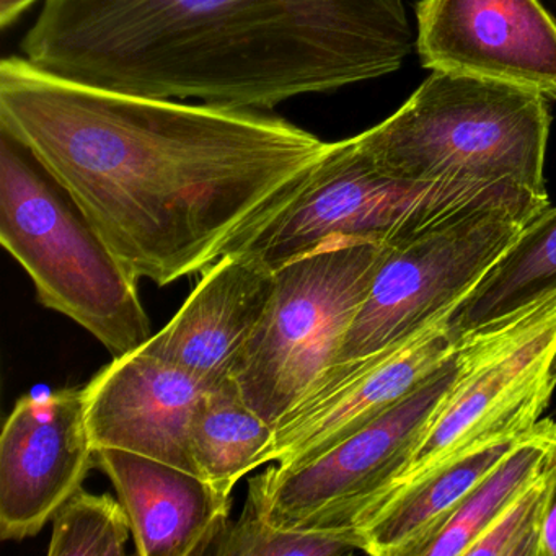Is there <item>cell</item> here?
Segmentation results:
<instances>
[{
	"label": "cell",
	"mask_w": 556,
	"mask_h": 556,
	"mask_svg": "<svg viewBox=\"0 0 556 556\" xmlns=\"http://www.w3.org/2000/svg\"><path fill=\"white\" fill-rule=\"evenodd\" d=\"M96 464L128 510L138 555H207L229 523L230 496L200 475L122 448H100Z\"/></svg>",
	"instance_id": "obj_15"
},
{
	"label": "cell",
	"mask_w": 556,
	"mask_h": 556,
	"mask_svg": "<svg viewBox=\"0 0 556 556\" xmlns=\"http://www.w3.org/2000/svg\"><path fill=\"white\" fill-rule=\"evenodd\" d=\"M552 473V496H549L545 526H543L540 556H556V457L555 460H553Z\"/></svg>",
	"instance_id": "obj_23"
},
{
	"label": "cell",
	"mask_w": 556,
	"mask_h": 556,
	"mask_svg": "<svg viewBox=\"0 0 556 556\" xmlns=\"http://www.w3.org/2000/svg\"><path fill=\"white\" fill-rule=\"evenodd\" d=\"M357 552L366 553L359 529H285L266 520L250 496L239 520L227 523L210 549L217 556H340Z\"/></svg>",
	"instance_id": "obj_20"
},
{
	"label": "cell",
	"mask_w": 556,
	"mask_h": 556,
	"mask_svg": "<svg viewBox=\"0 0 556 556\" xmlns=\"http://www.w3.org/2000/svg\"><path fill=\"white\" fill-rule=\"evenodd\" d=\"M0 243L38 302L86 328L113 357L152 337L138 276L109 249L60 185L0 132Z\"/></svg>",
	"instance_id": "obj_4"
},
{
	"label": "cell",
	"mask_w": 556,
	"mask_h": 556,
	"mask_svg": "<svg viewBox=\"0 0 556 556\" xmlns=\"http://www.w3.org/2000/svg\"><path fill=\"white\" fill-rule=\"evenodd\" d=\"M131 520L122 501L80 488L53 519L50 556H123Z\"/></svg>",
	"instance_id": "obj_21"
},
{
	"label": "cell",
	"mask_w": 556,
	"mask_h": 556,
	"mask_svg": "<svg viewBox=\"0 0 556 556\" xmlns=\"http://www.w3.org/2000/svg\"><path fill=\"white\" fill-rule=\"evenodd\" d=\"M426 70L493 80L556 100V22L539 0H419Z\"/></svg>",
	"instance_id": "obj_11"
},
{
	"label": "cell",
	"mask_w": 556,
	"mask_h": 556,
	"mask_svg": "<svg viewBox=\"0 0 556 556\" xmlns=\"http://www.w3.org/2000/svg\"><path fill=\"white\" fill-rule=\"evenodd\" d=\"M403 0H47L27 60L77 83L273 110L395 73Z\"/></svg>",
	"instance_id": "obj_2"
},
{
	"label": "cell",
	"mask_w": 556,
	"mask_h": 556,
	"mask_svg": "<svg viewBox=\"0 0 556 556\" xmlns=\"http://www.w3.org/2000/svg\"><path fill=\"white\" fill-rule=\"evenodd\" d=\"M86 389L18 400L0 435V539L38 535L96 462Z\"/></svg>",
	"instance_id": "obj_12"
},
{
	"label": "cell",
	"mask_w": 556,
	"mask_h": 556,
	"mask_svg": "<svg viewBox=\"0 0 556 556\" xmlns=\"http://www.w3.org/2000/svg\"><path fill=\"white\" fill-rule=\"evenodd\" d=\"M38 0H0V27L8 28Z\"/></svg>",
	"instance_id": "obj_24"
},
{
	"label": "cell",
	"mask_w": 556,
	"mask_h": 556,
	"mask_svg": "<svg viewBox=\"0 0 556 556\" xmlns=\"http://www.w3.org/2000/svg\"><path fill=\"white\" fill-rule=\"evenodd\" d=\"M275 286V271L265 263L245 253H226L139 351L187 370L206 387L217 386L233 377Z\"/></svg>",
	"instance_id": "obj_14"
},
{
	"label": "cell",
	"mask_w": 556,
	"mask_h": 556,
	"mask_svg": "<svg viewBox=\"0 0 556 556\" xmlns=\"http://www.w3.org/2000/svg\"><path fill=\"white\" fill-rule=\"evenodd\" d=\"M273 432L275 426L247 403L233 377L210 387L191 422V451L201 477L230 496L237 481L255 468Z\"/></svg>",
	"instance_id": "obj_19"
},
{
	"label": "cell",
	"mask_w": 556,
	"mask_h": 556,
	"mask_svg": "<svg viewBox=\"0 0 556 556\" xmlns=\"http://www.w3.org/2000/svg\"><path fill=\"white\" fill-rule=\"evenodd\" d=\"M477 334L457 386L390 493L452 457L526 434L542 421L556 389V295Z\"/></svg>",
	"instance_id": "obj_9"
},
{
	"label": "cell",
	"mask_w": 556,
	"mask_h": 556,
	"mask_svg": "<svg viewBox=\"0 0 556 556\" xmlns=\"http://www.w3.org/2000/svg\"><path fill=\"white\" fill-rule=\"evenodd\" d=\"M0 132L138 278L204 273L291 203L331 142L271 110L136 96L0 63Z\"/></svg>",
	"instance_id": "obj_1"
},
{
	"label": "cell",
	"mask_w": 556,
	"mask_h": 556,
	"mask_svg": "<svg viewBox=\"0 0 556 556\" xmlns=\"http://www.w3.org/2000/svg\"><path fill=\"white\" fill-rule=\"evenodd\" d=\"M389 245L341 242L276 269L268 308L233 379L275 426L337 361Z\"/></svg>",
	"instance_id": "obj_6"
},
{
	"label": "cell",
	"mask_w": 556,
	"mask_h": 556,
	"mask_svg": "<svg viewBox=\"0 0 556 556\" xmlns=\"http://www.w3.org/2000/svg\"><path fill=\"white\" fill-rule=\"evenodd\" d=\"M556 455V421L543 418L488 471L419 556H467L494 520L549 467Z\"/></svg>",
	"instance_id": "obj_18"
},
{
	"label": "cell",
	"mask_w": 556,
	"mask_h": 556,
	"mask_svg": "<svg viewBox=\"0 0 556 556\" xmlns=\"http://www.w3.org/2000/svg\"><path fill=\"white\" fill-rule=\"evenodd\" d=\"M556 295V206L520 230L447 318L458 341L529 314Z\"/></svg>",
	"instance_id": "obj_17"
},
{
	"label": "cell",
	"mask_w": 556,
	"mask_h": 556,
	"mask_svg": "<svg viewBox=\"0 0 556 556\" xmlns=\"http://www.w3.org/2000/svg\"><path fill=\"white\" fill-rule=\"evenodd\" d=\"M447 318L399 346L328 367L275 422L255 468L268 462L282 468L305 464L402 402L460 344Z\"/></svg>",
	"instance_id": "obj_10"
},
{
	"label": "cell",
	"mask_w": 556,
	"mask_h": 556,
	"mask_svg": "<svg viewBox=\"0 0 556 556\" xmlns=\"http://www.w3.org/2000/svg\"><path fill=\"white\" fill-rule=\"evenodd\" d=\"M478 334L408 396L325 454L295 467L279 465L250 480L249 496L266 520L285 529H357L387 496L464 374Z\"/></svg>",
	"instance_id": "obj_8"
},
{
	"label": "cell",
	"mask_w": 556,
	"mask_h": 556,
	"mask_svg": "<svg viewBox=\"0 0 556 556\" xmlns=\"http://www.w3.org/2000/svg\"><path fill=\"white\" fill-rule=\"evenodd\" d=\"M556 457V455H555ZM555 460V458H553ZM553 462L470 546L467 556H540L552 496Z\"/></svg>",
	"instance_id": "obj_22"
},
{
	"label": "cell",
	"mask_w": 556,
	"mask_h": 556,
	"mask_svg": "<svg viewBox=\"0 0 556 556\" xmlns=\"http://www.w3.org/2000/svg\"><path fill=\"white\" fill-rule=\"evenodd\" d=\"M526 434L471 448L390 493L357 526L367 555L419 556L478 481Z\"/></svg>",
	"instance_id": "obj_16"
},
{
	"label": "cell",
	"mask_w": 556,
	"mask_h": 556,
	"mask_svg": "<svg viewBox=\"0 0 556 556\" xmlns=\"http://www.w3.org/2000/svg\"><path fill=\"white\" fill-rule=\"evenodd\" d=\"M84 389L96 451L122 448L200 475L191 422L210 387L197 377L136 350L113 357Z\"/></svg>",
	"instance_id": "obj_13"
},
{
	"label": "cell",
	"mask_w": 556,
	"mask_h": 556,
	"mask_svg": "<svg viewBox=\"0 0 556 556\" xmlns=\"http://www.w3.org/2000/svg\"><path fill=\"white\" fill-rule=\"evenodd\" d=\"M548 206V194L501 185L389 245L334 364L399 346L451 317L522 227Z\"/></svg>",
	"instance_id": "obj_5"
},
{
	"label": "cell",
	"mask_w": 556,
	"mask_h": 556,
	"mask_svg": "<svg viewBox=\"0 0 556 556\" xmlns=\"http://www.w3.org/2000/svg\"><path fill=\"white\" fill-rule=\"evenodd\" d=\"M506 184L514 181L399 180L386 174L354 136L331 142L301 193L227 253L255 256L276 271L333 243L392 245Z\"/></svg>",
	"instance_id": "obj_7"
},
{
	"label": "cell",
	"mask_w": 556,
	"mask_h": 556,
	"mask_svg": "<svg viewBox=\"0 0 556 556\" xmlns=\"http://www.w3.org/2000/svg\"><path fill=\"white\" fill-rule=\"evenodd\" d=\"M549 126L542 93L432 71L392 116L357 139L399 180L514 181L546 194Z\"/></svg>",
	"instance_id": "obj_3"
}]
</instances>
